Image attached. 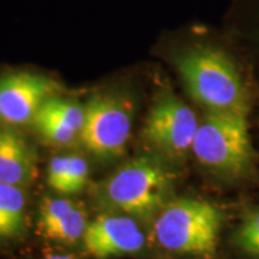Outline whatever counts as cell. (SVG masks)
Wrapping results in <instances>:
<instances>
[{
    "instance_id": "9c48e42d",
    "label": "cell",
    "mask_w": 259,
    "mask_h": 259,
    "mask_svg": "<svg viewBox=\"0 0 259 259\" xmlns=\"http://www.w3.org/2000/svg\"><path fill=\"white\" fill-rule=\"evenodd\" d=\"M88 215L79 203L67 198H44L38 210V229L48 240L61 245L82 241Z\"/></svg>"
},
{
    "instance_id": "52a82bcc",
    "label": "cell",
    "mask_w": 259,
    "mask_h": 259,
    "mask_svg": "<svg viewBox=\"0 0 259 259\" xmlns=\"http://www.w3.org/2000/svg\"><path fill=\"white\" fill-rule=\"evenodd\" d=\"M63 87L45 74L17 71L0 76V122L8 127L31 124L40 108Z\"/></svg>"
},
{
    "instance_id": "ba28073f",
    "label": "cell",
    "mask_w": 259,
    "mask_h": 259,
    "mask_svg": "<svg viewBox=\"0 0 259 259\" xmlns=\"http://www.w3.org/2000/svg\"><path fill=\"white\" fill-rule=\"evenodd\" d=\"M82 244L95 259H112L141 253L147 238L135 218L127 215H101L89 222Z\"/></svg>"
},
{
    "instance_id": "30bf717a",
    "label": "cell",
    "mask_w": 259,
    "mask_h": 259,
    "mask_svg": "<svg viewBox=\"0 0 259 259\" xmlns=\"http://www.w3.org/2000/svg\"><path fill=\"white\" fill-rule=\"evenodd\" d=\"M31 124L50 143L71 144L79 139L84 124V105L60 95L54 96L45 102Z\"/></svg>"
},
{
    "instance_id": "6da1fadb",
    "label": "cell",
    "mask_w": 259,
    "mask_h": 259,
    "mask_svg": "<svg viewBox=\"0 0 259 259\" xmlns=\"http://www.w3.org/2000/svg\"><path fill=\"white\" fill-rule=\"evenodd\" d=\"M176 63L194 101L210 112L247 115V93L234 63L226 53L210 46H198L181 53Z\"/></svg>"
},
{
    "instance_id": "3957f363",
    "label": "cell",
    "mask_w": 259,
    "mask_h": 259,
    "mask_svg": "<svg viewBox=\"0 0 259 259\" xmlns=\"http://www.w3.org/2000/svg\"><path fill=\"white\" fill-rule=\"evenodd\" d=\"M170 186V173L160 162L139 156L102 180L97 185L96 198L107 210L144 219L160 211Z\"/></svg>"
},
{
    "instance_id": "277c9868",
    "label": "cell",
    "mask_w": 259,
    "mask_h": 259,
    "mask_svg": "<svg viewBox=\"0 0 259 259\" xmlns=\"http://www.w3.org/2000/svg\"><path fill=\"white\" fill-rule=\"evenodd\" d=\"M192 153L202 166L222 176L247 173L254 153L246 116L209 111L198 125Z\"/></svg>"
},
{
    "instance_id": "8992f818",
    "label": "cell",
    "mask_w": 259,
    "mask_h": 259,
    "mask_svg": "<svg viewBox=\"0 0 259 259\" xmlns=\"http://www.w3.org/2000/svg\"><path fill=\"white\" fill-rule=\"evenodd\" d=\"M199 122L194 112L170 90H162L145 120L144 139L162 156L181 161L192 150Z\"/></svg>"
},
{
    "instance_id": "9a60e30c",
    "label": "cell",
    "mask_w": 259,
    "mask_h": 259,
    "mask_svg": "<svg viewBox=\"0 0 259 259\" xmlns=\"http://www.w3.org/2000/svg\"><path fill=\"white\" fill-rule=\"evenodd\" d=\"M42 259H77V258L69 254H53V255H48V257H45Z\"/></svg>"
},
{
    "instance_id": "5bb4252c",
    "label": "cell",
    "mask_w": 259,
    "mask_h": 259,
    "mask_svg": "<svg viewBox=\"0 0 259 259\" xmlns=\"http://www.w3.org/2000/svg\"><path fill=\"white\" fill-rule=\"evenodd\" d=\"M234 242L245 253L259 258V209L244 220L235 233Z\"/></svg>"
},
{
    "instance_id": "8fae6325",
    "label": "cell",
    "mask_w": 259,
    "mask_h": 259,
    "mask_svg": "<svg viewBox=\"0 0 259 259\" xmlns=\"http://www.w3.org/2000/svg\"><path fill=\"white\" fill-rule=\"evenodd\" d=\"M36 177V154L11 127H0V183L19 187L30 185Z\"/></svg>"
},
{
    "instance_id": "4fadbf2b",
    "label": "cell",
    "mask_w": 259,
    "mask_h": 259,
    "mask_svg": "<svg viewBox=\"0 0 259 259\" xmlns=\"http://www.w3.org/2000/svg\"><path fill=\"white\" fill-rule=\"evenodd\" d=\"M27 222V196L23 187L0 183V241L19 238Z\"/></svg>"
},
{
    "instance_id": "7c38bea8",
    "label": "cell",
    "mask_w": 259,
    "mask_h": 259,
    "mask_svg": "<svg viewBox=\"0 0 259 259\" xmlns=\"http://www.w3.org/2000/svg\"><path fill=\"white\" fill-rule=\"evenodd\" d=\"M88 179V162L79 155L67 154L54 156L48 164V185L58 193H78L87 186Z\"/></svg>"
},
{
    "instance_id": "7a4b0ae2",
    "label": "cell",
    "mask_w": 259,
    "mask_h": 259,
    "mask_svg": "<svg viewBox=\"0 0 259 259\" xmlns=\"http://www.w3.org/2000/svg\"><path fill=\"white\" fill-rule=\"evenodd\" d=\"M222 212L205 200L181 198L162 206L154 220L153 238L170 254L212 258L218 250Z\"/></svg>"
},
{
    "instance_id": "5b68a950",
    "label": "cell",
    "mask_w": 259,
    "mask_h": 259,
    "mask_svg": "<svg viewBox=\"0 0 259 259\" xmlns=\"http://www.w3.org/2000/svg\"><path fill=\"white\" fill-rule=\"evenodd\" d=\"M134 118L135 102L127 93L107 90L94 94L84 103L80 143L99 160H116L127 148Z\"/></svg>"
}]
</instances>
